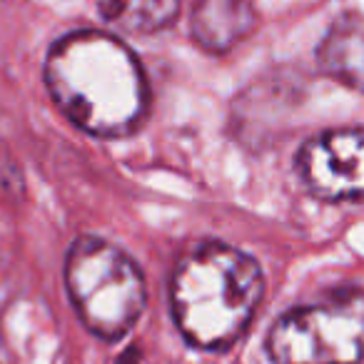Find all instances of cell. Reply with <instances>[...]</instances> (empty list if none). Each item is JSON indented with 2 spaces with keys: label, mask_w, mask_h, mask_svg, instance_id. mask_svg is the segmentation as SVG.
Wrapping results in <instances>:
<instances>
[{
  "label": "cell",
  "mask_w": 364,
  "mask_h": 364,
  "mask_svg": "<svg viewBox=\"0 0 364 364\" xmlns=\"http://www.w3.org/2000/svg\"><path fill=\"white\" fill-rule=\"evenodd\" d=\"M299 177L322 200L364 195V132L329 130L312 137L297 157Z\"/></svg>",
  "instance_id": "obj_5"
},
{
  "label": "cell",
  "mask_w": 364,
  "mask_h": 364,
  "mask_svg": "<svg viewBox=\"0 0 364 364\" xmlns=\"http://www.w3.org/2000/svg\"><path fill=\"white\" fill-rule=\"evenodd\" d=\"M257 26L252 0H198L190 16L193 38L210 53H228Z\"/></svg>",
  "instance_id": "obj_6"
},
{
  "label": "cell",
  "mask_w": 364,
  "mask_h": 364,
  "mask_svg": "<svg viewBox=\"0 0 364 364\" xmlns=\"http://www.w3.org/2000/svg\"><path fill=\"white\" fill-rule=\"evenodd\" d=\"M65 287L80 322L102 339H120L147 302L137 264L100 237L75 240L65 257Z\"/></svg>",
  "instance_id": "obj_3"
},
{
  "label": "cell",
  "mask_w": 364,
  "mask_h": 364,
  "mask_svg": "<svg viewBox=\"0 0 364 364\" xmlns=\"http://www.w3.org/2000/svg\"><path fill=\"white\" fill-rule=\"evenodd\" d=\"M180 0H100V16L107 26L127 36H150L172 26Z\"/></svg>",
  "instance_id": "obj_8"
},
{
  "label": "cell",
  "mask_w": 364,
  "mask_h": 364,
  "mask_svg": "<svg viewBox=\"0 0 364 364\" xmlns=\"http://www.w3.org/2000/svg\"><path fill=\"white\" fill-rule=\"evenodd\" d=\"M274 364H359L364 297H337L282 314L267 339Z\"/></svg>",
  "instance_id": "obj_4"
},
{
  "label": "cell",
  "mask_w": 364,
  "mask_h": 364,
  "mask_svg": "<svg viewBox=\"0 0 364 364\" xmlns=\"http://www.w3.org/2000/svg\"><path fill=\"white\" fill-rule=\"evenodd\" d=\"M264 292L259 264L220 242L200 245L172 274V314L188 342L225 349L242 337Z\"/></svg>",
  "instance_id": "obj_2"
},
{
  "label": "cell",
  "mask_w": 364,
  "mask_h": 364,
  "mask_svg": "<svg viewBox=\"0 0 364 364\" xmlns=\"http://www.w3.org/2000/svg\"><path fill=\"white\" fill-rule=\"evenodd\" d=\"M117 364H137V352H135V349H130V352H125L120 359H117Z\"/></svg>",
  "instance_id": "obj_9"
},
{
  "label": "cell",
  "mask_w": 364,
  "mask_h": 364,
  "mask_svg": "<svg viewBox=\"0 0 364 364\" xmlns=\"http://www.w3.org/2000/svg\"><path fill=\"white\" fill-rule=\"evenodd\" d=\"M46 85L63 115L95 137L132 132L147 107L140 63L107 33L63 36L46 58Z\"/></svg>",
  "instance_id": "obj_1"
},
{
  "label": "cell",
  "mask_w": 364,
  "mask_h": 364,
  "mask_svg": "<svg viewBox=\"0 0 364 364\" xmlns=\"http://www.w3.org/2000/svg\"><path fill=\"white\" fill-rule=\"evenodd\" d=\"M319 68L342 85L364 92V16L344 13L329 26L317 50Z\"/></svg>",
  "instance_id": "obj_7"
}]
</instances>
